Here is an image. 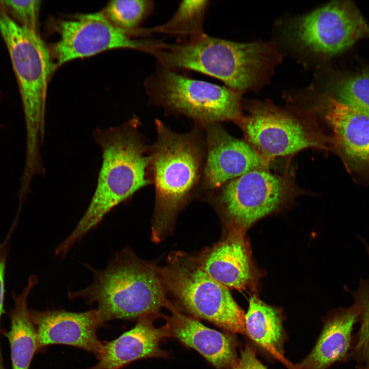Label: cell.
Wrapping results in <instances>:
<instances>
[{
    "label": "cell",
    "instance_id": "obj_1",
    "mask_svg": "<svg viewBox=\"0 0 369 369\" xmlns=\"http://www.w3.org/2000/svg\"><path fill=\"white\" fill-rule=\"evenodd\" d=\"M133 118L107 129L93 132L102 150V163L90 203L70 235L57 247L66 255L72 247L96 227L114 208L149 184L151 153Z\"/></svg>",
    "mask_w": 369,
    "mask_h": 369
},
{
    "label": "cell",
    "instance_id": "obj_2",
    "mask_svg": "<svg viewBox=\"0 0 369 369\" xmlns=\"http://www.w3.org/2000/svg\"><path fill=\"white\" fill-rule=\"evenodd\" d=\"M0 32L6 45L22 102L26 133L25 167L43 166L40 153L44 139L48 84L56 66L37 31L20 25L0 1Z\"/></svg>",
    "mask_w": 369,
    "mask_h": 369
},
{
    "label": "cell",
    "instance_id": "obj_3",
    "mask_svg": "<svg viewBox=\"0 0 369 369\" xmlns=\"http://www.w3.org/2000/svg\"><path fill=\"white\" fill-rule=\"evenodd\" d=\"M93 280L87 287L69 292L70 299L83 298L104 322L155 315L169 302L156 267L138 258L126 248L115 253L104 270L89 266Z\"/></svg>",
    "mask_w": 369,
    "mask_h": 369
},
{
    "label": "cell",
    "instance_id": "obj_4",
    "mask_svg": "<svg viewBox=\"0 0 369 369\" xmlns=\"http://www.w3.org/2000/svg\"><path fill=\"white\" fill-rule=\"evenodd\" d=\"M149 53L161 66L199 72L240 92L257 82L270 56L262 44L237 43L206 34L176 44L157 42Z\"/></svg>",
    "mask_w": 369,
    "mask_h": 369
},
{
    "label": "cell",
    "instance_id": "obj_5",
    "mask_svg": "<svg viewBox=\"0 0 369 369\" xmlns=\"http://www.w3.org/2000/svg\"><path fill=\"white\" fill-rule=\"evenodd\" d=\"M156 126L157 138L151 153L156 195L152 238L159 242L172 230L199 180L203 151L194 133H176L158 120Z\"/></svg>",
    "mask_w": 369,
    "mask_h": 369
},
{
    "label": "cell",
    "instance_id": "obj_6",
    "mask_svg": "<svg viewBox=\"0 0 369 369\" xmlns=\"http://www.w3.org/2000/svg\"><path fill=\"white\" fill-rule=\"evenodd\" d=\"M156 269L166 291L191 313L230 332L245 333L244 312L229 289L207 273L196 257L175 252Z\"/></svg>",
    "mask_w": 369,
    "mask_h": 369
},
{
    "label": "cell",
    "instance_id": "obj_7",
    "mask_svg": "<svg viewBox=\"0 0 369 369\" xmlns=\"http://www.w3.org/2000/svg\"><path fill=\"white\" fill-rule=\"evenodd\" d=\"M158 66L145 85L152 102L205 124L237 122L242 116L240 92Z\"/></svg>",
    "mask_w": 369,
    "mask_h": 369
},
{
    "label": "cell",
    "instance_id": "obj_8",
    "mask_svg": "<svg viewBox=\"0 0 369 369\" xmlns=\"http://www.w3.org/2000/svg\"><path fill=\"white\" fill-rule=\"evenodd\" d=\"M237 122L246 141L270 161L305 149H326L332 142L312 120L271 105L251 107Z\"/></svg>",
    "mask_w": 369,
    "mask_h": 369
},
{
    "label": "cell",
    "instance_id": "obj_9",
    "mask_svg": "<svg viewBox=\"0 0 369 369\" xmlns=\"http://www.w3.org/2000/svg\"><path fill=\"white\" fill-rule=\"evenodd\" d=\"M295 193L287 176L257 169L223 185L218 203L228 228L245 233L258 220L282 208Z\"/></svg>",
    "mask_w": 369,
    "mask_h": 369
},
{
    "label": "cell",
    "instance_id": "obj_10",
    "mask_svg": "<svg viewBox=\"0 0 369 369\" xmlns=\"http://www.w3.org/2000/svg\"><path fill=\"white\" fill-rule=\"evenodd\" d=\"M292 38L303 48L319 55L344 51L369 36V25L351 1H335L299 17L291 25Z\"/></svg>",
    "mask_w": 369,
    "mask_h": 369
},
{
    "label": "cell",
    "instance_id": "obj_11",
    "mask_svg": "<svg viewBox=\"0 0 369 369\" xmlns=\"http://www.w3.org/2000/svg\"><path fill=\"white\" fill-rule=\"evenodd\" d=\"M57 28L60 37L51 53L57 59V66L113 49H133L149 53L155 42L132 38L130 33L113 24L104 12L83 14L73 19L62 20Z\"/></svg>",
    "mask_w": 369,
    "mask_h": 369
},
{
    "label": "cell",
    "instance_id": "obj_12",
    "mask_svg": "<svg viewBox=\"0 0 369 369\" xmlns=\"http://www.w3.org/2000/svg\"><path fill=\"white\" fill-rule=\"evenodd\" d=\"M207 127V153L204 168L205 186L213 190L257 169H269L268 160L246 141L230 135L217 123Z\"/></svg>",
    "mask_w": 369,
    "mask_h": 369
},
{
    "label": "cell",
    "instance_id": "obj_13",
    "mask_svg": "<svg viewBox=\"0 0 369 369\" xmlns=\"http://www.w3.org/2000/svg\"><path fill=\"white\" fill-rule=\"evenodd\" d=\"M39 349L52 344L73 346L97 358L103 348L97 331L105 322L96 309L84 312L30 310Z\"/></svg>",
    "mask_w": 369,
    "mask_h": 369
},
{
    "label": "cell",
    "instance_id": "obj_14",
    "mask_svg": "<svg viewBox=\"0 0 369 369\" xmlns=\"http://www.w3.org/2000/svg\"><path fill=\"white\" fill-rule=\"evenodd\" d=\"M317 110L331 128L332 142L348 162H367L369 157V113L324 95Z\"/></svg>",
    "mask_w": 369,
    "mask_h": 369
},
{
    "label": "cell",
    "instance_id": "obj_15",
    "mask_svg": "<svg viewBox=\"0 0 369 369\" xmlns=\"http://www.w3.org/2000/svg\"><path fill=\"white\" fill-rule=\"evenodd\" d=\"M244 233L229 229L227 236L196 257L211 277L228 289L241 290L253 283L256 273Z\"/></svg>",
    "mask_w": 369,
    "mask_h": 369
},
{
    "label": "cell",
    "instance_id": "obj_16",
    "mask_svg": "<svg viewBox=\"0 0 369 369\" xmlns=\"http://www.w3.org/2000/svg\"><path fill=\"white\" fill-rule=\"evenodd\" d=\"M139 318L136 325L115 339L103 343L98 362L90 369H120L141 358L161 356V342L171 335L168 324L156 327L152 316Z\"/></svg>",
    "mask_w": 369,
    "mask_h": 369
},
{
    "label": "cell",
    "instance_id": "obj_17",
    "mask_svg": "<svg viewBox=\"0 0 369 369\" xmlns=\"http://www.w3.org/2000/svg\"><path fill=\"white\" fill-rule=\"evenodd\" d=\"M167 324L171 334L192 347L218 369L231 366L237 358L234 340L228 334L210 329L177 310L169 302Z\"/></svg>",
    "mask_w": 369,
    "mask_h": 369
},
{
    "label": "cell",
    "instance_id": "obj_18",
    "mask_svg": "<svg viewBox=\"0 0 369 369\" xmlns=\"http://www.w3.org/2000/svg\"><path fill=\"white\" fill-rule=\"evenodd\" d=\"M359 315V309L354 303L331 314L315 346L296 365L297 369H326L344 360L352 348L353 330L358 322Z\"/></svg>",
    "mask_w": 369,
    "mask_h": 369
},
{
    "label": "cell",
    "instance_id": "obj_19",
    "mask_svg": "<svg viewBox=\"0 0 369 369\" xmlns=\"http://www.w3.org/2000/svg\"><path fill=\"white\" fill-rule=\"evenodd\" d=\"M32 276L20 294L12 292L14 307L10 311V326L5 332L10 346L11 369H30L32 360L39 349L37 334L27 306L30 291L37 283Z\"/></svg>",
    "mask_w": 369,
    "mask_h": 369
},
{
    "label": "cell",
    "instance_id": "obj_20",
    "mask_svg": "<svg viewBox=\"0 0 369 369\" xmlns=\"http://www.w3.org/2000/svg\"><path fill=\"white\" fill-rule=\"evenodd\" d=\"M245 334L258 345L275 356L283 351L284 333L279 310L252 296L245 314Z\"/></svg>",
    "mask_w": 369,
    "mask_h": 369
},
{
    "label": "cell",
    "instance_id": "obj_21",
    "mask_svg": "<svg viewBox=\"0 0 369 369\" xmlns=\"http://www.w3.org/2000/svg\"><path fill=\"white\" fill-rule=\"evenodd\" d=\"M208 1H183L180 2L173 16L165 23L149 29L157 32L181 37L184 41L205 34L203 20L209 5Z\"/></svg>",
    "mask_w": 369,
    "mask_h": 369
},
{
    "label": "cell",
    "instance_id": "obj_22",
    "mask_svg": "<svg viewBox=\"0 0 369 369\" xmlns=\"http://www.w3.org/2000/svg\"><path fill=\"white\" fill-rule=\"evenodd\" d=\"M347 291L359 311L360 327L351 356L360 365V369L369 368V278H361L356 289Z\"/></svg>",
    "mask_w": 369,
    "mask_h": 369
},
{
    "label": "cell",
    "instance_id": "obj_23",
    "mask_svg": "<svg viewBox=\"0 0 369 369\" xmlns=\"http://www.w3.org/2000/svg\"><path fill=\"white\" fill-rule=\"evenodd\" d=\"M153 5L147 0L112 1L104 13L115 26L131 33L149 14Z\"/></svg>",
    "mask_w": 369,
    "mask_h": 369
},
{
    "label": "cell",
    "instance_id": "obj_24",
    "mask_svg": "<svg viewBox=\"0 0 369 369\" xmlns=\"http://www.w3.org/2000/svg\"><path fill=\"white\" fill-rule=\"evenodd\" d=\"M333 91L340 101L369 113V70L340 77Z\"/></svg>",
    "mask_w": 369,
    "mask_h": 369
},
{
    "label": "cell",
    "instance_id": "obj_25",
    "mask_svg": "<svg viewBox=\"0 0 369 369\" xmlns=\"http://www.w3.org/2000/svg\"><path fill=\"white\" fill-rule=\"evenodd\" d=\"M9 15L21 25L38 30L40 1H1Z\"/></svg>",
    "mask_w": 369,
    "mask_h": 369
},
{
    "label": "cell",
    "instance_id": "obj_26",
    "mask_svg": "<svg viewBox=\"0 0 369 369\" xmlns=\"http://www.w3.org/2000/svg\"><path fill=\"white\" fill-rule=\"evenodd\" d=\"M15 224L12 227V229L10 231V233L8 235L7 238L0 244V363L4 362L2 346L1 342V320L2 317L5 313L4 310V301H5V273L6 269V260L8 256V243L12 234V232L14 228Z\"/></svg>",
    "mask_w": 369,
    "mask_h": 369
},
{
    "label": "cell",
    "instance_id": "obj_27",
    "mask_svg": "<svg viewBox=\"0 0 369 369\" xmlns=\"http://www.w3.org/2000/svg\"><path fill=\"white\" fill-rule=\"evenodd\" d=\"M233 369H267L257 359L254 350L245 345L241 351L239 357L232 365Z\"/></svg>",
    "mask_w": 369,
    "mask_h": 369
},
{
    "label": "cell",
    "instance_id": "obj_28",
    "mask_svg": "<svg viewBox=\"0 0 369 369\" xmlns=\"http://www.w3.org/2000/svg\"><path fill=\"white\" fill-rule=\"evenodd\" d=\"M365 248H366V249L367 254V255H368V257H369V245L367 244H366V243H365Z\"/></svg>",
    "mask_w": 369,
    "mask_h": 369
},
{
    "label": "cell",
    "instance_id": "obj_29",
    "mask_svg": "<svg viewBox=\"0 0 369 369\" xmlns=\"http://www.w3.org/2000/svg\"><path fill=\"white\" fill-rule=\"evenodd\" d=\"M367 162H368V163H369V157H368V159H367Z\"/></svg>",
    "mask_w": 369,
    "mask_h": 369
},
{
    "label": "cell",
    "instance_id": "obj_30",
    "mask_svg": "<svg viewBox=\"0 0 369 369\" xmlns=\"http://www.w3.org/2000/svg\"><path fill=\"white\" fill-rule=\"evenodd\" d=\"M362 369H369V368H362Z\"/></svg>",
    "mask_w": 369,
    "mask_h": 369
}]
</instances>
